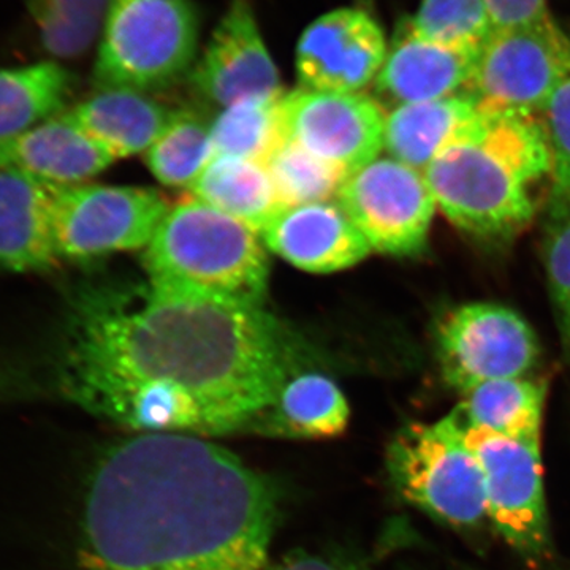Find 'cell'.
I'll return each instance as SVG.
<instances>
[{
	"instance_id": "6da1fadb",
	"label": "cell",
	"mask_w": 570,
	"mask_h": 570,
	"mask_svg": "<svg viewBox=\"0 0 570 570\" xmlns=\"http://www.w3.org/2000/svg\"><path fill=\"white\" fill-rule=\"evenodd\" d=\"M67 400L141 434L257 430L298 373L264 305L146 285L71 294L55 356Z\"/></svg>"
},
{
	"instance_id": "7a4b0ae2",
	"label": "cell",
	"mask_w": 570,
	"mask_h": 570,
	"mask_svg": "<svg viewBox=\"0 0 570 570\" xmlns=\"http://www.w3.org/2000/svg\"><path fill=\"white\" fill-rule=\"evenodd\" d=\"M277 497L204 438L138 434L99 460L80 570H266Z\"/></svg>"
},
{
	"instance_id": "3957f363",
	"label": "cell",
	"mask_w": 570,
	"mask_h": 570,
	"mask_svg": "<svg viewBox=\"0 0 570 570\" xmlns=\"http://www.w3.org/2000/svg\"><path fill=\"white\" fill-rule=\"evenodd\" d=\"M438 209L480 238L519 235L535 214L534 189L551 176L538 115L487 110L471 132L423 171Z\"/></svg>"
},
{
	"instance_id": "277c9868",
	"label": "cell",
	"mask_w": 570,
	"mask_h": 570,
	"mask_svg": "<svg viewBox=\"0 0 570 570\" xmlns=\"http://www.w3.org/2000/svg\"><path fill=\"white\" fill-rule=\"evenodd\" d=\"M142 262L163 291L264 303L268 258L255 232L197 198L170 208Z\"/></svg>"
},
{
	"instance_id": "5b68a950",
	"label": "cell",
	"mask_w": 570,
	"mask_h": 570,
	"mask_svg": "<svg viewBox=\"0 0 570 570\" xmlns=\"http://www.w3.org/2000/svg\"><path fill=\"white\" fill-rule=\"evenodd\" d=\"M200 21L193 0H111L99 37V89L148 92L184 77L197 59Z\"/></svg>"
},
{
	"instance_id": "8992f818",
	"label": "cell",
	"mask_w": 570,
	"mask_h": 570,
	"mask_svg": "<svg viewBox=\"0 0 570 570\" xmlns=\"http://www.w3.org/2000/svg\"><path fill=\"white\" fill-rule=\"evenodd\" d=\"M387 469L401 497L450 527L489 519L482 466L459 409L438 422L401 428L389 445Z\"/></svg>"
},
{
	"instance_id": "52a82bcc",
	"label": "cell",
	"mask_w": 570,
	"mask_h": 570,
	"mask_svg": "<svg viewBox=\"0 0 570 570\" xmlns=\"http://www.w3.org/2000/svg\"><path fill=\"white\" fill-rule=\"evenodd\" d=\"M168 212L167 200L151 189L56 184L51 214L56 254L89 261L148 246Z\"/></svg>"
},
{
	"instance_id": "ba28073f",
	"label": "cell",
	"mask_w": 570,
	"mask_h": 570,
	"mask_svg": "<svg viewBox=\"0 0 570 570\" xmlns=\"http://www.w3.org/2000/svg\"><path fill=\"white\" fill-rule=\"evenodd\" d=\"M570 73V39L553 18L494 29L466 91L491 111L539 115Z\"/></svg>"
},
{
	"instance_id": "9c48e42d",
	"label": "cell",
	"mask_w": 570,
	"mask_h": 570,
	"mask_svg": "<svg viewBox=\"0 0 570 570\" xmlns=\"http://www.w3.org/2000/svg\"><path fill=\"white\" fill-rule=\"evenodd\" d=\"M485 480L487 517L531 566L551 557L540 439L499 436L466 426Z\"/></svg>"
},
{
	"instance_id": "30bf717a",
	"label": "cell",
	"mask_w": 570,
	"mask_h": 570,
	"mask_svg": "<svg viewBox=\"0 0 570 570\" xmlns=\"http://www.w3.org/2000/svg\"><path fill=\"white\" fill-rule=\"evenodd\" d=\"M436 351L442 376L461 393L501 379L524 377L540 346L530 324L494 303H469L439 321Z\"/></svg>"
},
{
	"instance_id": "8fae6325",
	"label": "cell",
	"mask_w": 570,
	"mask_h": 570,
	"mask_svg": "<svg viewBox=\"0 0 570 570\" xmlns=\"http://www.w3.org/2000/svg\"><path fill=\"white\" fill-rule=\"evenodd\" d=\"M336 204L362 232L371 249L389 255L422 253L438 212L423 171L392 157H377L348 176Z\"/></svg>"
},
{
	"instance_id": "7c38bea8",
	"label": "cell",
	"mask_w": 570,
	"mask_h": 570,
	"mask_svg": "<svg viewBox=\"0 0 570 570\" xmlns=\"http://www.w3.org/2000/svg\"><path fill=\"white\" fill-rule=\"evenodd\" d=\"M285 138L336 165L348 176L384 148V107L362 92L299 88L281 102Z\"/></svg>"
},
{
	"instance_id": "4fadbf2b",
	"label": "cell",
	"mask_w": 570,
	"mask_h": 570,
	"mask_svg": "<svg viewBox=\"0 0 570 570\" xmlns=\"http://www.w3.org/2000/svg\"><path fill=\"white\" fill-rule=\"evenodd\" d=\"M389 55L384 29L358 7L322 14L296 45V75L303 89L362 92L376 80Z\"/></svg>"
},
{
	"instance_id": "5bb4252c",
	"label": "cell",
	"mask_w": 570,
	"mask_h": 570,
	"mask_svg": "<svg viewBox=\"0 0 570 570\" xmlns=\"http://www.w3.org/2000/svg\"><path fill=\"white\" fill-rule=\"evenodd\" d=\"M193 82L206 100L224 108L283 94L279 71L246 0H235L214 29L195 63Z\"/></svg>"
},
{
	"instance_id": "9a60e30c",
	"label": "cell",
	"mask_w": 570,
	"mask_h": 570,
	"mask_svg": "<svg viewBox=\"0 0 570 570\" xmlns=\"http://www.w3.org/2000/svg\"><path fill=\"white\" fill-rule=\"evenodd\" d=\"M262 236L273 253L313 273L340 272L373 253L365 236L336 202L281 209Z\"/></svg>"
},
{
	"instance_id": "2e32d148",
	"label": "cell",
	"mask_w": 570,
	"mask_h": 570,
	"mask_svg": "<svg viewBox=\"0 0 570 570\" xmlns=\"http://www.w3.org/2000/svg\"><path fill=\"white\" fill-rule=\"evenodd\" d=\"M480 48L449 47L415 37L401 28L374 80L382 107L428 102L466 91Z\"/></svg>"
},
{
	"instance_id": "e0dca14e",
	"label": "cell",
	"mask_w": 570,
	"mask_h": 570,
	"mask_svg": "<svg viewBox=\"0 0 570 570\" xmlns=\"http://www.w3.org/2000/svg\"><path fill=\"white\" fill-rule=\"evenodd\" d=\"M115 160L67 112L0 138V168L58 186L81 184Z\"/></svg>"
},
{
	"instance_id": "ac0fdd59",
	"label": "cell",
	"mask_w": 570,
	"mask_h": 570,
	"mask_svg": "<svg viewBox=\"0 0 570 570\" xmlns=\"http://www.w3.org/2000/svg\"><path fill=\"white\" fill-rule=\"evenodd\" d=\"M55 186L0 168V269L41 272L58 262L51 220Z\"/></svg>"
},
{
	"instance_id": "d6986e66",
	"label": "cell",
	"mask_w": 570,
	"mask_h": 570,
	"mask_svg": "<svg viewBox=\"0 0 570 570\" xmlns=\"http://www.w3.org/2000/svg\"><path fill=\"white\" fill-rule=\"evenodd\" d=\"M483 115L485 108L469 91L401 105L385 116L384 148L397 163L425 171L453 142L471 132Z\"/></svg>"
},
{
	"instance_id": "ffe728a7",
	"label": "cell",
	"mask_w": 570,
	"mask_h": 570,
	"mask_svg": "<svg viewBox=\"0 0 570 570\" xmlns=\"http://www.w3.org/2000/svg\"><path fill=\"white\" fill-rule=\"evenodd\" d=\"M67 115L115 159H121L148 151L178 111L157 104L145 92L100 89Z\"/></svg>"
},
{
	"instance_id": "44dd1931",
	"label": "cell",
	"mask_w": 570,
	"mask_h": 570,
	"mask_svg": "<svg viewBox=\"0 0 570 570\" xmlns=\"http://www.w3.org/2000/svg\"><path fill=\"white\" fill-rule=\"evenodd\" d=\"M351 407L343 390L322 373H296L285 382L275 406L257 431L281 438L322 441L347 430Z\"/></svg>"
},
{
	"instance_id": "7402d4cb",
	"label": "cell",
	"mask_w": 570,
	"mask_h": 570,
	"mask_svg": "<svg viewBox=\"0 0 570 570\" xmlns=\"http://www.w3.org/2000/svg\"><path fill=\"white\" fill-rule=\"evenodd\" d=\"M194 198L234 217L255 234L283 209L264 164L216 156L193 184Z\"/></svg>"
},
{
	"instance_id": "603a6c76",
	"label": "cell",
	"mask_w": 570,
	"mask_h": 570,
	"mask_svg": "<svg viewBox=\"0 0 570 570\" xmlns=\"http://www.w3.org/2000/svg\"><path fill=\"white\" fill-rule=\"evenodd\" d=\"M546 396L542 382L501 379L464 393L459 411L469 428L512 439H540Z\"/></svg>"
},
{
	"instance_id": "cb8c5ba5",
	"label": "cell",
	"mask_w": 570,
	"mask_h": 570,
	"mask_svg": "<svg viewBox=\"0 0 570 570\" xmlns=\"http://www.w3.org/2000/svg\"><path fill=\"white\" fill-rule=\"evenodd\" d=\"M71 86L70 71L56 62L0 69V138L61 111Z\"/></svg>"
},
{
	"instance_id": "d4e9b609",
	"label": "cell",
	"mask_w": 570,
	"mask_h": 570,
	"mask_svg": "<svg viewBox=\"0 0 570 570\" xmlns=\"http://www.w3.org/2000/svg\"><path fill=\"white\" fill-rule=\"evenodd\" d=\"M281 96L253 97L225 107L212 124L214 157L266 164L285 138Z\"/></svg>"
},
{
	"instance_id": "484cf974",
	"label": "cell",
	"mask_w": 570,
	"mask_h": 570,
	"mask_svg": "<svg viewBox=\"0 0 570 570\" xmlns=\"http://www.w3.org/2000/svg\"><path fill=\"white\" fill-rule=\"evenodd\" d=\"M111 0H29L45 50L58 59L85 55L99 39Z\"/></svg>"
},
{
	"instance_id": "4316f807",
	"label": "cell",
	"mask_w": 570,
	"mask_h": 570,
	"mask_svg": "<svg viewBox=\"0 0 570 570\" xmlns=\"http://www.w3.org/2000/svg\"><path fill=\"white\" fill-rule=\"evenodd\" d=\"M213 157L212 126L190 112L178 111L170 127L146 151V164L165 186L193 187Z\"/></svg>"
},
{
	"instance_id": "83f0119b",
	"label": "cell",
	"mask_w": 570,
	"mask_h": 570,
	"mask_svg": "<svg viewBox=\"0 0 570 570\" xmlns=\"http://www.w3.org/2000/svg\"><path fill=\"white\" fill-rule=\"evenodd\" d=\"M284 208L328 202L348 178L336 165L314 156L295 141L285 140L265 164Z\"/></svg>"
},
{
	"instance_id": "f1b7e54d",
	"label": "cell",
	"mask_w": 570,
	"mask_h": 570,
	"mask_svg": "<svg viewBox=\"0 0 570 570\" xmlns=\"http://www.w3.org/2000/svg\"><path fill=\"white\" fill-rule=\"evenodd\" d=\"M407 31L449 47L482 48L494 31L485 0H422Z\"/></svg>"
},
{
	"instance_id": "f546056e",
	"label": "cell",
	"mask_w": 570,
	"mask_h": 570,
	"mask_svg": "<svg viewBox=\"0 0 570 570\" xmlns=\"http://www.w3.org/2000/svg\"><path fill=\"white\" fill-rule=\"evenodd\" d=\"M551 156V204L570 208V73L539 112Z\"/></svg>"
},
{
	"instance_id": "4dcf8cb0",
	"label": "cell",
	"mask_w": 570,
	"mask_h": 570,
	"mask_svg": "<svg viewBox=\"0 0 570 570\" xmlns=\"http://www.w3.org/2000/svg\"><path fill=\"white\" fill-rule=\"evenodd\" d=\"M547 279L562 344L570 356V208L554 212L546 247Z\"/></svg>"
},
{
	"instance_id": "1f68e13d",
	"label": "cell",
	"mask_w": 570,
	"mask_h": 570,
	"mask_svg": "<svg viewBox=\"0 0 570 570\" xmlns=\"http://www.w3.org/2000/svg\"><path fill=\"white\" fill-rule=\"evenodd\" d=\"M494 29L534 24L551 17L547 0H485Z\"/></svg>"
},
{
	"instance_id": "d6a6232c",
	"label": "cell",
	"mask_w": 570,
	"mask_h": 570,
	"mask_svg": "<svg viewBox=\"0 0 570 570\" xmlns=\"http://www.w3.org/2000/svg\"><path fill=\"white\" fill-rule=\"evenodd\" d=\"M269 570H370L356 562L343 560V558L321 557V554L294 553L284 558L279 564Z\"/></svg>"
},
{
	"instance_id": "836d02e7",
	"label": "cell",
	"mask_w": 570,
	"mask_h": 570,
	"mask_svg": "<svg viewBox=\"0 0 570 570\" xmlns=\"http://www.w3.org/2000/svg\"><path fill=\"white\" fill-rule=\"evenodd\" d=\"M18 392L17 381L11 376L9 371L0 365V401L6 400Z\"/></svg>"
}]
</instances>
